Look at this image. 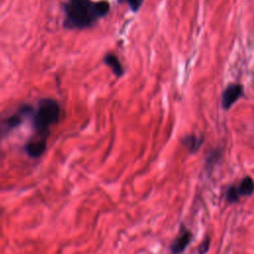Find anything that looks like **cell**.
I'll return each instance as SVG.
<instances>
[{
	"label": "cell",
	"mask_w": 254,
	"mask_h": 254,
	"mask_svg": "<svg viewBox=\"0 0 254 254\" xmlns=\"http://www.w3.org/2000/svg\"><path fill=\"white\" fill-rule=\"evenodd\" d=\"M202 142H203L202 137L197 136V135H188L183 139L184 146L190 153H195L199 149V147L201 146Z\"/></svg>",
	"instance_id": "obj_6"
},
{
	"label": "cell",
	"mask_w": 254,
	"mask_h": 254,
	"mask_svg": "<svg viewBox=\"0 0 254 254\" xmlns=\"http://www.w3.org/2000/svg\"><path fill=\"white\" fill-rule=\"evenodd\" d=\"M220 157V152L218 150H214L212 151V153H210L206 159V166L207 167H213V164L217 162V160Z\"/></svg>",
	"instance_id": "obj_10"
},
{
	"label": "cell",
	"mask_w": 254,
	"mask_h": 254,
	"mask_svg": "<svg viewBox=\"0 0 254 254\" xmlns=\"http://www.w3.org/2000/svg\"><path fill=\"white\" fill-rule=\"evenodd\" d=\"M243 95V87L238 83H231L226 86L221 95V105L223 109H229Z\"/></svg>",
	"instance_id": "obj_3"
},
{
	"label": "cell",
	"mask_w": 254,
	"mask_h": 254,
	"mask_svg": "<svg viewBox=\"0 0 254 254\" xmlns=\"http://www.w3.org/2000/svg\"><path fill=\"white\" fill-rule=\"evenodd\" d=\"M0 136H1V131H0Z\"/></svg>",
	"instance_id": "obj_13"
},
{
	"label": "cell",
	"mask_w": 254,
	"mask_h": 254,
	"mask_svg": "<svg viewBox=\"0 0 254 254\" xmlns=\"http://www.w3.org/2000/svg\"><path fill=\"white\" fill-rule=\"evenodd\" d=\"M237 190L240 196L250 195L254 191V182L250 177L243 178L237 186Z\"/></svg>",
	"instance_id": "obj_7"
},
{
	"label": "cell",
	"mask_w": 254,
	"mask_h": 254,
	"mask_svg": "<svg viewBox=\"0 0 254 254\" xmlns=\"http://www.w3.org/2000/svg\"><path fill=\"white\" fill-rule=\"evenodd\" d=\"M209 248V237H206L199 245L198 247V253L199 254H205Z\"/></svg>",
	"instance_id": "obj_11"
},
{
	"label": "cell",
	"mask_w": 254,
	"mask_h": 254,
	"mask_svg": "<svg viewBox=\"0 0 254 254\" xmlns=\"http://www.w3.org/2000/svg\"><path fill=\"white\" fill-rule=\"evenodd\" d=\"M191 239V233L184 225L181 227L179 235L175 238L171 245V251L173 254H181L190 244Z\"/></svg>",
	"instance_id": "obj_4"
},
{
	"label": "cell",
	"mask_w": 254,
	"mask_h": 254,
	"mask_svg": "<svg viewBox=\"0 0 254 254\" xmlns=\"http://www.w3.org/2000/svg\"><path fill=\"white\" fill-rule=\"evenodd\" d=\"M46 147H47V140L32 138L25 145V151L30 157L38 158L45 152Z\"/></svg>",
	"instance_id": "obj_5"
},
{
	"label": "cell",
	"mask_w": 254,
	"mask_h": 254,
	"mask_svg": "<svg viewBox=\"0 0 254 254\" xmlns=\"http://www.w3.org/2000/svg\"><path fill=\"white\" fill-rule=\"evenodd\" d=\"M124 1H126L127 3H128V5L130 6V8L135 12V11H137L139 8H140V6L142 5V3H143V0H124Z\"/></svg>",
	"instance_id": "obj_12"
},
{
	"label": "cell",
	"mask_w": 254,
	"mask_h": 254,
	"mask_svg": "<svg viewBox=\"0 0 254 254\" xmlns=\"http://www.w3.org/2000/svg\"><path fill=\"white\" fill-rule=\"evenodd\" d=\"M59 118L60 105L56 100L51 98L40 100L32 118L35 131L33 138L47 140L50 134V128L59 121Z\"/></svg>",
	"instance_id": "obj_2"
},
{
	"label": "cell",
	"mask_w": 254,
	"mask_h": 254,
	"mask_svg": "<svg viewBox=\"0 0 254 254\" xmlns=\"http://www.w3.org/2000/svg\"><path fill=\"white\" fill-rule=\"evenodd\" d=\"M109 10L107 1L91 2L90 0H69L64 8V24L68 28L84 29L96 20L105 16Z\"/></svg>",
	"instance_id": "obj_1"
},
{
	"label": "cell",
	"mask_w": 254,
	"mask_h": 254,
	"mask_svg": "<svg viewBox=\"0 0 254 254\" xmlns=\"http://www.w3.org/2000/svg\"><path fill=\"white\" fill-rule=\"evenodd\" d=\"M104 63L112 69L113 73L116 76H121L123 74V67L120 64V62L118 61L117 57L114 55H106L104 58Z\"/></svg>",
	"instance_id": "obj_8"
},
{
	"label": "cell",
	"mask_w": 254,
	"mask_h": 254,
	"mask_svg": "<svg viewBox=\"0 0 254 254\" xmlns=\"http://www.w3.org/2000/svg\"><path fill=\"white\" fill-rule=\"evenodd\" d=\"M225 198L228 202L230 203H233V202H236L237 200H239L240 198V195H239V192H238V190H237V187L235 186H230L226 192H225Z\"/></svg>",
	"instance_id": "obj_9"
}]
</instances>
